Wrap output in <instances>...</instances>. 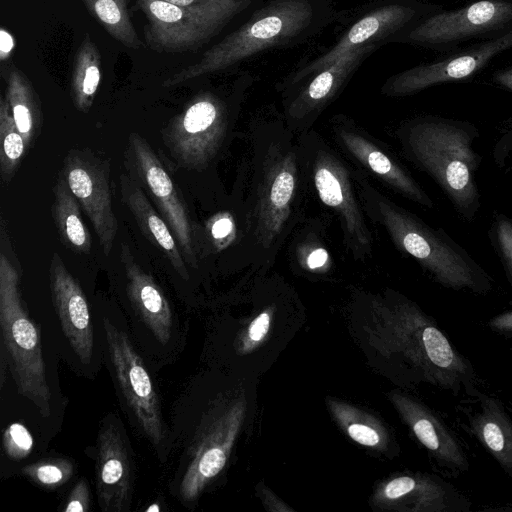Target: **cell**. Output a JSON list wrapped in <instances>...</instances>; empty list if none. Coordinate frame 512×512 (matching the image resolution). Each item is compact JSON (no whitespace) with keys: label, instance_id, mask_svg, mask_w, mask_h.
<instances>
[{"label":"cell","instance_id":"obj_16","mask_svg":"<svg viewBox=\"0 0 512 512\" xmlns=\"http://www.w3.org/2000/svg\"><path fill=\"white\" fill-rule=\"evenodd\" d=\"M129 155L139 181L172 230L185 261L197 267L192 224L169 173L151 146L137 133L130 134Z\"/></svg>","mask_w":512,"mask_h":512},{"label":"cell","instance_id":"obj_26","mask_svg":"<svg viewBox=\"0 0 512 512\" xmlns=\"http://www.w3.org/2000/svg\"><path fill=\"white\" fill-rule=\"evenodd\" d=\"M326 402L336 423L353 441L378 451L388 449L389 432L376 417L333 397H328Z\"/></svg>","mask_w":512,"mask_h":512},{"label":"cell","instance_id":"obj_41","mask_svg":"<svg viewBox=\"0 0 512 512\" xmlns=\"http://www.w3.org/2000/svg\"><path fill=\"white\" fill-rule=\"evenodd\" d=\"M15 47V40L12 34L4 27L0 30V62L2 69L6 65L9 66L8 61L11 58L12 52Z\"/></svg>","mask_w":512,"mask_h":512},{"label":"cell","instance_id":"obj_30","mask_svg":"<svg viewBox=\"0 0 512 512\" xmlns=\"http://www.w3.org/2000/svg\"><path fill=\"white\" fill-rule=\"evenodd\" d=\"M91 16L116 41L127 48L138 50L142 41L133 25L129 0H82Z\"/></svg>","mask_w":512,"mask_h":512},{"label":"cell","instance_id":"obj_45","mask_svg":"<svg viewBox=\"0 0 512 512\" xmlns=\"http://www.w3.org/2000/svg\"><path fill=\"white\" fill-rule=\"evenodd\" d=\"M507 410H508V412L510 413V415L512 417V401L508 403Z\"/></svg>","mask_w":512,"mask_h":512},{"label":"cell","instance_id":"obj_2","mask_svg":"<svg viewBox=\"0 0 512 512\" xmlns=\"http://www.w3.org/2000/svg\"><path fill=\"white\" fill-rule=\"evenodd\" d=\"M365 327L371 345L392 361L407 386L426 383L454 395L468 396L479 378L468 358L451 343L437 322L415 302L397 292L369 300Z\"/></svg>","mask_w":512,"mask_h":512},{"label":"cell","instance_id":"obj_39","mask_svg":"<svg viewBox=\"0 0 512 512\" xmlns=\"http://www.w3.org/2000/svg\"><path fill=\"white\" fill-rule=\"evenodd\" d=\"M512 152V119L509 121L493 149V157L498 166H504Z\"/></svg>","mask_w":512,"mask_h":512},{"label":"cell","instance_id":"obj_3","mask_svg":"<svg viewBox=\"0 0 512 512\" xmlns=\"http://www.w3.org/2000/svg\"><path fill=\"white\" fill-rule=\"evenodd\" d=\"M364 212L380 225L402 253L412 257L440 285L452 290L486 294L493 279L443 229H434L378 191L354 169Z\"/></svg>","mask_w":512,"mask_h":512},{"label":"cell","instance_id":"obj_38","mask_svg":"<svg viewBox=\"0 0 512 512\" xmlns=\"http://www.w3.org/2000/svg\"><path fill=\"white\" fill-rule=\"evenodd\" d=\"M299 261L303 268L311 272H325L324 268L330 263V257L324 247L318 246L300 256Z\"/></svg>","mask_w":512,"mask_h":512},{"label":"cell","instance_id":"obj_14","mask_svg":"<svg viewBox=\"0 0 512 512\" xmlns=\"http://www.w3.org/2000/svg\"><path fill=\"white\" fill-rule=\"evenodd\" d=\"M511 48L512 30L397 73L386 80L381 92L389 97H404L438 84L468 79L497 55Z\"/></svg>","mask_w":512,"mask_h":512},{"label":"cell","instance_id":"obj_29","mask_svg":"<svg viewBox=\"0 0 512 512\" xmlns=\"http://www.w3.org/2000/svg\"><path fill=\"white\" fill-rule=\"evenodd\" d=\"M79 202L64 179L54 187L52 213L57 230L66 246L83 254L91 250V236L80 211Z\"/></svg>","mask_w":512,"mask_h":512},{"label":"cell","instance_id":"obj_18","mask_svg":"<svg viewBox=\"0 0 512 512\" xmlns=\"http://www.w3.org/2000/svg\"><path fill=\"white\" fill-rule=\"evenodd\" d=\"M246 402L235 400L210 422L182 477L179 492L184 501L197 499L223 470L245 418Z\"/></svg>","mask_w":512,"mask_h":512},{"label":"cell","instance_id":"obj_20","mask_svg":"<svg viewBox=\"0 0 512 512\" xmlns=\"http://www.w3.org/2000/svg\"><path fill=\"white\" fill-rule=\"evenodd\" d=\"M389 398L403 422L438 465L452 472L469 470V461L456 435L430 407L393 391Z\"/></svg>","mask_w":512,"mask_h":512},{"label":"cell","instance_id":"obj_17","mask_svg":"<svg viewBox=\"0 0 512 512\" xmlns=\"http://www.w3.org/2000/svg\"><path fill=\"white\" fill-rule=\"evenodd\" d=\"M372 505L398 512H469L472 503L451 483L423 472H405L381 482Z\"/></svg>","mask_w":512,"mask_h":512},{"label":"cell","instance_id":"obj_8","mask_svg":"<svg viewBox=\"0 0 512 512\" xmlns=\"http://www.w3.org/2000/svg\"><path fill=\"white\" fill-rule=\"evenodd\" d=\"M251 0H227L180 7L163 0H136L148 24L145 40L158 53L194 51L217 36Z\"/></svg>","mask_w":512,"mask_h":512},{"label":"cell","instance_id":"obj_37","mask_svg":"<svg viewBox=\"0 0 512 512\" xmlns=\"http://www.w3.org/2000/svg\"><path fill=\"white\" fill-rule=\"evenodd\" d=\"M66 507V512H85L89 509V487L85 479H79L71 490Z\"/></svg>","mask_w":512,"mask_h":512},{"label":"cell","instance_id":"obj_35","mask_svg":"<svg viewBox=\"0 0 512 512\" xmlns=\"http://www.w3.org/2000/svg\"><path fill=\"white\" fill-rule=\"evenodd\" d=\"M208 237L217 252L227 249L237 238V223L229 211H221L206 225Z\"/></svg>","mask_w":512,"mask_h":512},{"label":"cell","instance_id":"obj_5","mask_svg":"<svg viewBox=\"0 0 512 512\" xmlns=\"http://www.w3.org/2000/svg\"><path fill=\"white\" fill-rule=\"evenodd\" d=\"M324 20V9L316 0H271L207 49L198 61L164 80L162 86L172 87L215 74L268 48L304 39Z\"/></svg>","mask_w":512,"mask_h":512},{"label":"cell","instance_id":"obj_19","mask_svg":"<svg viewBox=\"0 0 512 512\" xmlns=\"http://www.w3.org/2000/svg\"><path fill=\"white\" fill-rule=\"evenodd\" d=\"M64 181L88 216L105 255L114 245L117 219L108 173L95 157L71 150L64 160Z\"/></svg>","mask_w":512,"mask_h":512},{"label":"cell","instance_id":"obj_36","mask_svg":"<svg viewBox=\"0 0 512 512\" xmlns=\"http://www.w3.org/2000/svg\"><path fill=\"white\" fill-rule=\"evenodd\" d=\"M3 447L10 458L20 460L31 452L33 438L25 426L13 423L3 434Z\"/></svg>","mask_w":512,"mask_h":512},{"label":"cell","instance_id":"obj_22","mask_svg":"<svg viewBox=\"0 0 512 512\" xmlns=\"http://www.w3.org/2000/svg\"><path fill=\"white\" fill-rule=\"evenodd\" d=\"M96 479L102 510L129 509L133 483L131 457L122 433L113 424L103 426L99 432Z\"/></svg>","mask_w":512,"mask_h":512},{"label":"cell","instance_id":"obj_15","mask_svg":"<svg viewBox=\"0 0 512 512\" xmlns=\"http://www.w3.org/2000/svg\"><path fill=\"white\" fill-rule=\"evenodd\" d=\"M370 45L350 52L312 75L284 97L282 117L296 135L312 129L322 112L339 95L362 61L377 48Z\"/></svg>","mask_w":512,"mask_h":512},{"label":"cell","instance_id":"obj_25","mask_svg":"<svg viewBox=\"0 0 512 512\" xmlns=\"http://www.w3.org/2000/svg\"><path fill=\"white\" fill-rule=\"evenodd\" d=\"M120 183L123 201L144 236L165 254L179 276L188 280L186 261L167 222L154 209L143 190L132 178L121 175Z\"/></svg>","mask_w":512,"mask_h":512},{"label":"cell","instance_id":"obj_24","mask_svg":"<svg viewBox=\"0 0 512 512\" xmlns=\"http://www.w3.org/2000/svg\"><path fill=\"white\" fill-rule=\"evenodd\" d=\"M478 405L465 410L467 428L502 470L512 478V417L500 400L479 388L469 396Z\"/></svg>","mask_w":512,"mask_h":512},{"label":"cell","instance_id":"obj_11","mask_svg":"<svg viewBox=\"0 0 512 512\" xmlns=\"http://www.w3.org/2000/svg\"><path fill=\"white\" fill-rule=\"evenodd\" d=\"M229 126L227 103L211 92H203L171 121L165 142L180 164L202 169L220 152Z\"/></svg>","mask_w":512,"mask_h":512},{"label":"cell","instance_id":"obj_1","mask_svg":"<svg viewBox=\"0 0 512 512\" xmlns=\"http://www.w3.org/2000/svg\"><path fill=\"white\" fill-rule=\"evenodd\" d=\"M248 189L241 240L248 264L268 268L301 219L309 190L298 137L282 115L257 117L248 128Z\"/></svg>","mask_w":512,"mask_h":512},{"label":"cell","instance_id":"obj_6","mask_svg":"<svg viewBox=\"0 0 512 512\" xmlns=\"http://www.w3.org/2000/svg\"><path fill=\"white\" fill-rule=\"evenodd\" d=\"M297 137L308 186L337 216L346 250L355 261L370 258L374 240L358 194L354 169L315 130Z\"/></svg>","mask_w":512,"mask_h":512},{"label":"cell","instance_id":"obj_4","mask_svg":"<svg viewBox=\"0 0 512 512\" xmlns=\"http://www.w3.org/2000/svg\"><path fill=\"white\" fill-rule=\"evenodd\" d=\"M396 136L405 156L434 179L463 219L473 221L481 205L477 128L465 121L421 116L401 124Z\"/></svg>","mask_w":512,"mask_h":512},{"label":"cell","instance_id":"obj_7","mask_svg":"<svg viewBox=\"0 0 512 512\" xmlns=\"http://www.w3.org/2000/svg\"><path fill=\"white\" fill-rule=\"evenodd\" d=\"M1 349L21 395L43 416L51 411V394L45 377L39 332L22 304L19 275L9 257L0 256Z\"/></svg>","mask_w":512,"mask_h":512},{"label":"cell","instance_id":"obj_28","mask_svg":"<svg viewBox=\"0 0 512 512\" xmlns=\"http://www.w3.org/2000/svg\"><path fill=\"white\" fill-rule=\"evenodd\" d=\"M101 80V55L90 34L86 33L74 59L70 94L76 109L88 113Z\"/></svg>","mask_w":512,"mask_h":512},{"label":"cell","instance_id":"obj_13","mask_svg":"<svg viewBox=\"0 0 512 512\" xmlns=\"http://www.w3.org/2000/svg\"><path fill=\"white\" fill-rule=\"evenodd\" d=\"M330 126L335 142L360 171L369 172L385 186L418 205L434 206L425 190L379 140L342 115L333 117Z\"/></svg>","mask_w":512,"mask_h":512},{"label":"cell","instance_id":"obj_12","mask_svg":"<svg viewBox=\"0 0 512 512\" xmlns=\"http://www.w3.org/2000/svg\"><path fill=\"white\" fill-rule=\"evenodd\" d=\"M110 360L122 394L140 428L161 455L166 442L160 401L151 377L125 332L105 322Z\"/></svg>","mask_w":512,"mask_h":512},{"label":"cell","instance_id":"obj_34","mask_svg":"<svg viewBox=\"0 0 512 512\" xmlns=\"http://www.w3.org/2000/svg\"><path fill=\"white\" fill-rule=\"evenodd\" d=\"M273 313L274 308L267 307L251 320L239 335L237 341V351L239 353H250L264 341L270 331Z\"/></svg>","mask_w":512,"mask_h":512},{"label":"cell","instance_id":"obj_33","mask_svg":"<svg viewBox=\"0 0 512 512\" xmlns=\"http://www.w3.org/2000/svg\"><path fill=\"white\" fill-rule=\"evenodd\" d=\"M489 235L512 288V219L501 213L496 214Z\"/></svg>","mask_w":512,"mask_h":512},{"label":"cell","instance_id":"obj_40","mask_svg":"<svg viewBox=\"0 0 512 512\" xmlns=\"http://www.w3.org/2000/svg\"><path fill=\"white\" fill-rule=\"evenodd\" d=\"M487 327L494 333L512 337V309L504 311L487 322Z\"/></svg>","mask_w":512,"mask_h":512},{"label":"cell","instance_id":"obj_21","mask_svg":"<svg viewBox=\"0 0 512 512\" xmlns=\"http://www.w3.org/2000/svg\"><path fill=\"white\" fill-rule=\"evenodd\" d=\"M52 299L63 331L78 357L87 362L93 354V327L86 297L61 257L54 252L50 262Z\"/></svg>","mask_w":512,"mask_h":512},{"label":"cell","instance_id":"obj_32","mask_svg":"<svg viewBox=\"0 0 512 512\" xmlns=\"http://www.w3.org/2000/svg\"><path fill=\"white\" fill-rule=\"evenodd\" d=\"M22 473L45 488H57L73 475V464L66 459L42 460L22 469Z\"/></svg>","mask_w":512,"mask_h":512},{"label":"cell","instance_id":"obj_9","mask_svg":"<svg viewBox=\"0 0 512 512\" xmlns=\"http://www.w3.org/2000/svg\"><path fill=\"white\" fill-rule=\"evenodd\" d=\"M511 30L512 0H477L433 12L391 41L448 52L470 40L492 39Z\"/></svg>","mask_w":512,"mask_h":512},{"label":"cell","instance_id":"obj_10","mask_svg":"<svg viewBox=\"0 0 512 512\" xmlns=\"http://www.w3.org/2000/svg\"><path fill=\"white\" fill-rule=\"evenodd\" d=\"M438 6L417 0H396L381 5L359 18L325 53L295 70L280 86L283 97L330 63L357 49L391 41L397 34L413 26Z\"/></svg>","mask_w":512,"mask_h":512},{"label":"cell","instance_id":"obj_31","mask_svg":"<svg viewBox=\"0 0 512 512\" xmlns=\"http://www.w3.org/2000/svg\"><path fill=\"white\" fill-rule=\"evenodd\" d=\"M27 144L18 130L10 105L0 98V171L5 183L10 182L25 154Z\"/></svg>","mask_w":512,"mask_h":512},{"label":"cell","instance_id":"obj_42","mask_svg":"<svg viewBox=\"0 0 512 512\" xmlns=\"http://www.w3.org/2000/svg\"><path fill=\"white\" fill-rule=\"evenodd\" d=\"M260 497L263 500L264 505L269 511H293L291 507H288L280 499H278L269 489L266 487L258 488Z\"/></svg>","mask_w":512,"mask_h":512},{"label":"cell","instance_id":"obj_44","mask_svg":"<svg viewBox=\"0 0 512 512\" xmlns=\"http://www.w3.org/2000/svg\"><path fill=\"white\" fill-rule=\"evenodd\" d=\"M167 3L180 6V7H195L205 5L212 2H221L227 0H163Z\"/></svg>","mask_w":512,"mask_h":512},{"label":"cell","instance_id":"obj_23","mask_svg":"<svg viewBox=\"0 0 512 512\" xmlns=\"http://www.w3.org/2000/svg\"><path fill=\"white\" fill-rule=\"evenodd\" d=\"M121 262L127 279V294L139 317L155 338L166 344L173 328V315L169 301L152 275L134 259L127 244L122 243Z\"/></svg>","mask_w":512,"mask_h":512},{"label":"cell","instance_id":"obj_46","mask_svg":"<svg viewBox=\"0 0 512 512\" xmlns=\"http://www.w3.org/2000/svg\"><path fill=\"white\" fill-rule=\"evenodd\" d=\"M158 510H159V508H158V507H156V506H154V505H153V506H150V507L147 509V511H158Z\"/></svg>","mask_w":512,"mask_h":512},{"label":"cell","instance_id":"obj_43","mask_svg":"<svg viewBox=\"0 0 512 512\" xmlns=\"http://www.w3.org/2000/svg\"><path fill=\"white\" fill-rule=\"evenodd\" d=\"M493 80L502 88L512 92V66L497 71L493 75Z\"/></svg>","mask_w":512,"mask_h":512},{"label":"cell","instance_id":"obj_27","mask_svg":"<svg viewBox=\"0 0 512 512\" xmlns=\"http://www.w3.org/2000/svg\"><path fill=\"white\" fill-rule=\"evenodd\" d=\"M4 73L5 98L10 105L16 126L28 147L34 138L40 120L39 101L31 82L22 70L11 64Z\"/></svg>","mask_w":512,"mask_h":512}]
</instances>
